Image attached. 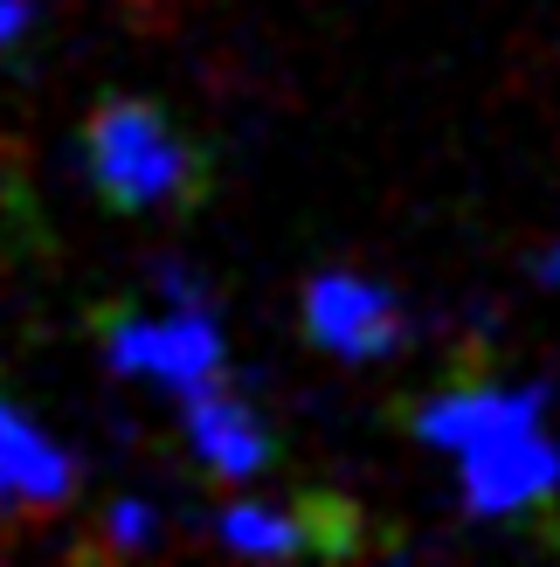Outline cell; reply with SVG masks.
<instances>
[{"mask_svg":"<svg viewBox=\"0 0 560 567\" xmlns=\"http://www.w3.org/2000/svg\"><path fill=\"white\" fill-rule=\"evenodd\" d=\"M83 153H91V187L125 215H153V208H180L201 187V159L174 132L159 104L146 97H111L91 111L83 125Z\"/></svg>","mask_w":560,"mask_h":567,"instance_id":"1","label":"cell"},{"mask_svg":"<svg viewBox=\"0 0 560 567\" xmlns=\"http://www.w3.org/2000/svg\"><path fill=\"white\" fill-rule=\"evenodd\" d=\"M104 360L118 367L125 381H153V388H201L229 374V353H221V326L208 319V305H166V311H125V319H104Z\"/></svg>","mask_w":560,"mask_h":567,"instance_id":"2","label":"cell"},{"mask_svg":"<svg viewBox=\"0 0 560 567\" xmlns=\"http://www.w3.org/2000/svg\"><path fill=\"white\" fill-rule=\"evenodd\" d=\"M457 492H464V513L478 519H519L547 505L560 492V443L547 422L533 430H512L498 443H478L457 457Z\"/></svg>","mask_w":560,"mask_h":567,"instance_id":"3","label":"cell"},{"mask_svg":"<svg viewBox=\"0 0 560 567\" xmlns=\"http://www.w3.org/2000/svg\"><path fill=\"white\" fill-rule=\"evenodd\" d=\"M304 332L332 360H381L408 339V311L387 284L360 270H319L304 284Z\"/></svg>","mask_w":560,"mask_h":567,"instance_id":"4","label":"cell"},{"mask_svg":"<svg viewBox=\"0 0 560 567\" xmlns=\"http://www.w3.org/2000/svg\"><path fill=\"white\" fill-rule=\"evenodd\" d=\"M180 422H187L194 457H201L221 485H249V477L270 464V430H263V415L229 388V374L187 388L180 394Z\"/></svg>","mask_w":560,"mask_h":567,"instance_id":"5","label":"cell"},{"mask_svg":"<svg viewBox=\"0 0 560 567\" xmlns=\"http://www.w3.org/2000/svg\"><path fill=\"white\" fill-rule=\"evenodd\" d=\"M533 422H547V388H491V381H470V388H450V394H436V402H423L415 436H423L429 450L464 457V450L498 443V436H512V430H533Z\"/></svg>","mask_w":560,"mask_h":567,"instance_id":"6","label":"cell"},{"mask_svg":"<svg viewBox=\"0 0 560 567\" xmlns=\"http://www.w3.org/2000/svg\"><path fill=\"white\" fill-rule=\"evenodd\" d=\"M70 492H76V457L0 394V498L28 505V513H55V505H70Z\"/></svg>","mask_w":560,"mask_h":567,"instance_id":"7","label":"cell"},{"mask_svg":"<svg viewBox=\"0 0 560 567\" xmlns=\"http://www.w3.org/2000/svg\"><path fill=\"white\" fill-rule=\"evenodd\" d=\"M215 540L229 554H304L325 547L319 513L312 505H270V498H236L229 513L215 519Z\"/></svg>","mask_w":560,"mask_h":567,"instance_id":"8","label":"cell"},{"mask_svg":"<svg viewBox=\"0 0 560 567\" xmlns=\"http://www.w3.org/2000/svg\"><path fill=\"white\" fill-rule=\"evenodd\" d=\"M153 533H159V513H153L146 498H118V505L104 513V547H111V554H146Z\"/></svg>","mask_w":560,"mask_h":567,"instance_id":"9","label":"cell"},{"mask_svg":"<svg viewBox=\"0 0 560 567\" xmlns=\"http://www.w3.org/2000/svg\"><path fill=\"white\" fill-rule=\"evenodd\" d=\"M28 28H35V0H0V63L21 49Z\"/></svg>","mask_w":560,"mask_h":567,"instance_id":"10","label":"cell"},{"mask_svg":"<svg viewBox=\"0 0 560 567\" xmlns=\"http://www.w3.org/2000/svg\"><path fill=\"white\" fill-rule=\"evenodd\" d=\"M533 277L547 284V291H560V236H553V243L540 249V257H533Z\"/></svg>","mask_w":560,"mask_h":567,"instance_id":"11","label":"cell"}]
</instances>
